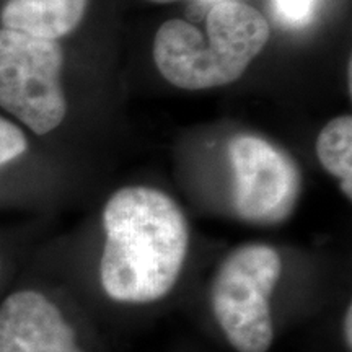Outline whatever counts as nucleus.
Segmentation results:
<instances>
[{
    "instance_id": "1",
    "label": "nucleus",
    "mask_w": 352,
    "mask_h": 352,
    "mask_svg": "<svg viewBox=\"0 0 352 352\" xmlns=\"http://www.w3.org/2000/svg\"><path fill=\"white\" fill-rule=\"evenodd\" d=\"M100 280L121 303H152L178 283L189 250V227L173 197L148 186H126L103 210Z\"/></svg>"
},
{
    "instance_id": "2",
    "label": "nucleus",
    "mask_w": 352,
    "mask_h": 352,
    "mask_svg": "<svg viewBox=\"0 0 352 352\" xmlns=\"http://www.w3.org/2000/svg\"><path fill=\"white\" fill-rule=\"evenodd\" d=\"M271 36L266 16L248 3L222 0L210 8L206 33L186 20L165 21L153 38L158 72L189 91L230 85L246 72Z\"/></svg>"
},
{
    "instance_id": "3",
    "label": "nucleus",
    "mask_w": 352,
    "mask_h": 352,
    "mask_svg": "<svg viewBox=\"0 0 352 352\" xmlns=\"http://www.w3.org/2000/svg\"><path fill=\"white\" fill-rule=\"evenodd\" d=\"M280 274V254L264 243L241 245L220 263L210 289V305L236 352L271 349L274 341L271 296Z\"/></svg>"
},
{
    "instance_id": "4",
    "label": "nucleus",
    "mask_w": 352,
    "mask_h": 352,
    "mask_svg": "<svg viewBox=\"0 0 352 352\" xmlns=\"http://www.w3.org/2000/svg\"><path fill=\"white\" fill-rule=\"evenodd\" d=\"M63 65V47L57 41L0 30V108L34 134H50L67 114Z\"/></svg>"
},
{
    "instance_id": "5",
    "label": "nucleus",
    "mask_w": 352,
    "mask_h": 352,
    "mask_svg": "<svg viewBox=\"0 0 352 352\" xmlns=\"http://www.w3.org/2000/svg\"><path fill=\"white\" fill-rule=\"evenodd\" d=\"M233 208L241 220L276 226L292 215L302 192V173L284 148L256 134L228 140Z\"/></svg>"
},
{
    "instance_id": "6",
    "label": "nucleus",
    "mask_w": 352,
    "mask_h": 352,
    "mask_svg": "<svg viewBox=\"0 0 352 352\" xmlns=\"http://www.w3.org/2000/svg\"><path fill=\"white\" fill-rule=\"evenodd\" d=\"M0 352H83L63 311L36 290H20L0 305Z\"/></svg>"
},
{
    "instance_id": "7",
    "label": "nucleus",
    "mask_w": 352,
    "mask_h": 352,
    "mask_svg": "<svg viewBox=\"0 0 352 352\" xmlns=\"http://www.w3.org/2000/svg\"><path fill=\"white\" fill-rule=\"evenodd\" d=\"M87 3L88 0H8L0 20L2 28L57 41L80 25Z\"/></svg>"
},
{
    "instance_id": "8",
    "label": "nucleus",
    "mask_w": 352,
    "mask_h": 352,
    "mask_svg": "<svg viewBox=\"0 0 352 352\" xmlns=\"http://www.w3.org/2000/svg\"><path fill=\"white\" fill-rule=\"evenodd\" d=\"M316 157L321 166L341 182V189L352 197V116L334 118L320 131L316 139Z\"/></svg>"
},
{
    "instance_id": "9",
    "label": "nucleus",
    "mask_w": 352,
    "mask_h": 352,
    "mask_svg": "<svg viewBox=\"0 0 352 352\" xmlns=\"http://www.w3.org/2000/svg\"><path fill=\"white\" fill-rule=\"evenodd\" d=\"M28 142L23 131L13 122L0 116V166L23 155Z\"/></svg>"
},
{
    "instance_id": "10",
    "label": "nucleus",
    "mask_w": 352,
    "mask_h": 352,
    "mask_svg": "<svg viewBox=\"0 0 352 352\" xmlns=\"http://www.w3.org/2000/svg\"><path fill=\"white\" fill-rule=\"evenodd\" d=\"M316 0H276L279 15L289 23L297 25L308 20L314 12Z\"/></svg>"
},
{
    "instance_id": "11",
    "label": "nucleus",
    "mask_w": 352,
    "mask_h": 352,
    "mask_svg": "<svg viewBox=\"0 0 352 352\" xmlns=\"http://www.w3.org/2000/svg\"><path fill=\"white\" fill-rule=\"evenodd\" d=\"M342 331H344V342L347 349L352 347V308L351 305L347 307L346 315H344V323H342Z\"/></svg>"
},
{
    "instance_id": "12",
    "label": "nucleus",
    "mask_w": 352,
    "mask_h": 352,
    "mask_svg": "<svg viewBox=\"0 0 352 352\" xmlns=\"http://www.w3.org/2000/svg\"><path fill=\"white\" fill-rule=\"evenodd\" d=\"M151 2H155V3H173V2H178V0H151Z\"/></svg>"
}]
</instances>
